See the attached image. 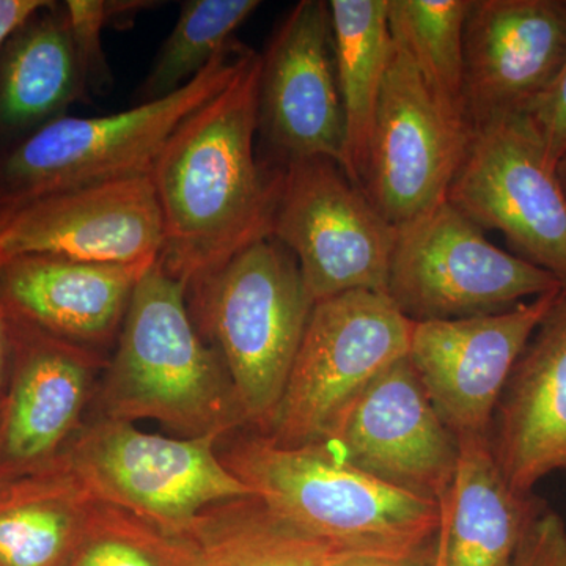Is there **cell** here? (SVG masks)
<instances>
[{"label": "cell", "mask_w": 566, "mask_h": 566, "mask_svg": "<svg viewBox=\"0 0 566 566\" xmlns=\"http://www.w3.org/2000/svg\"><path fill=\"white\" fill-rule=\"evenodd\" d=\"M262 55L181 123L151 170L161 207L159 266L186 286L271 237L279 167L256 158Z\"/></svg>", "instance_id": "1"}, {"label": "cell", "mask_w": 566, "mask_h": 566, "mask_svg": "<svg viewBox=\"0 0 566 566\" xmlns=\"http://www.w3.org/2000/svg\"><path fill=\"white\" fill-rule=\"evenodd\" d=\"M218 452L275 515L357 556L415 557L438 543L441 504L368 474L324 442L282 447L256 433Z\"/></svg>", "instance_id": "2"}, {"label": "cell", "mask_w": 566, "mask_h": 566, "mask_svg": "<svg viewBox=\"0 0 566 566\" xmlns=\"http://www.w3.org/2000/svg\"><path fill=\"white\" fill-rule=\"evenodd\" d=\"M99 397L103 417L156 420L178 438L248 424L221 354L192 322L188 286L159 263L137 282Z\"/></svg>", "instance_id": "3"}, {"label": "cell", "mask_w": 566, "mask_h": 566, "mask_svg": "<svg viewBox=\"0 0 566 566\" xmlns=\"http://www.w3.org/2000/svg\"><path fill=\"white\" fill-rule=\"evenodd\" d=\"M189 290L193 324L221 354L245 422L262 433L314 307L300 264L285 245L268 237Z\"/></svg>", "instance_id": "4"}, {"label": "cell", "mask_w": 566, "mask_h": 566, "mask_svg": "<svg viewBox=\"0 0 566 566\" xmlns=\"http://www.w3.org/2000/svg\"><path fill=\"white\" fill-rule=\"evenodd\" d=\"M248 52L233 43L166 98L106 117H61L35 129L0 163V212L52 193L151 175L181 123L232 81Z\"/></svg>", "instance_id": "5"}, {"label": "cell", "mask_w": 566, "mask_h": 566, "mask_svg": "<svg viewBox=\"0 0 566 566\" xmlns=\"http://www.w3.org/2000/svg\"><path fill=\"white\" fill-rule=\"evenodd\" d=\"M221 439L167 438L102 417L84 424L61 457L96 502L188 532L208 506L253 495L223 465Z\"/></svg>", "instance_id": "6"}, {"label": "cell", "mask_w": 566, "mask_h": 566, "mask_svg": "<svg viewBox=\"0 0 566 566\" xmlns=\"http://www.w3.org/2000/svg\"><path fill=\"white\" fill-rule=\"evenodd\" d=\"M415 324L386 293L357 290L315 303L281 400L260 434L282 447L322 441L354 397L409 356Z\"/></svg>", "instance_id": "7"}, {"label": "cell", "mask_w": 566, "mask_h": 566, "mask_svg": "<svg viewBox=\"0 0 566 566\" xmlns=\"http://www.w3.org/2000/svg\"><path fill=\"white\" fill-rule=\"evenodd\" d=\"M483 232L447 200L397 229L386 294L398 311L415 323L471 318L564 286Z\"/></svg>", "instance_id": "8"}, {"label": "cell", "mask_w": 566, "mask_h": 566, "mask_svg": "<svg viewBox=\"0 0 566 566\" xmlns=\"http://www.w3.org/2000/svg\"><path fill=\"white\" fill-rule=\"evenodd\" d=\"M277 167L271 237L293 253L314 304L357 290L386 293L397 229L364 189L323 156Z\"/></svg>", "instance_id": "9"}, {"label": "cell", "mask_w": 566, "mask_h": 566, "mask_svg": "<svg viewBox=\"0 0 566 566\" xmlns=\"http://www.w3.org/2000/svg\"><path fill=\"white\" fill-rule=\"evenodd\" d=\"M447 202L566 285V197L526 114L471 134Z\"/></svg>", "instance_id": "10"}, {"label": "cell", "mask_w": 566, "mask_h": 566, "mask_svg": "<svg viewBox=\"0 0 566 566\" xmlns=\"http://www.w3.org/2000/svg\"><path fill=\"white\" fill-rule=\"evenodd\" d=\"M318 442L368 474L438 504L455 482L460 442L409 357L354 397Z\"/></svg>", "instance_id": "11"}, {"label": "cell", "mask_w": 566, "mask_h": 566, "mask_svg": "<svg viewBox=\"0 0 566 566\" xmlns=\"http://www.w3.org/2000/svg\"><path fill=\"white\" fill-rule=\"evenodd\" d=\"M164 245L150 175L52 193L0 212V263L21 255L150 268Z\"/></svg>", "instance_id": "12"}, {"label": "cell", "mask_w": 566, "mask_h": 566, "mask_svg": "<svg viewBox=\"0 0 566 566\" xmlns=\"http://www.w3.org/2000/svg\"><path fill=\"white\" fill-rule=\"evenodd\" d=\"M468 142L394 41L363 180L368 199L395 229L422 218L446 202Z\"/></svg>", "instance_id": "13"}, {"label": "cell", "mask_w": 566, "mask_h": 566, "mask_svg": "<svg viewBox=\"0 0 566 566\" xmlns=\"http://www.w3.org/2000/svg\"><path fill=\"white\" fill-rule=\"evenodd\" d=\"M259 133L273 150L275 166L323 156L345 169V112L324 0L296 3L262 55Z\"/></svg>", "instance_id": "14"}, {"label": "cell", "mask_w": 566, "mask_h": 566, "mask_svg": "<svg viewBox=\"0 0 566 566\" xmlns=\"http://www.w3.org/2000/svg\"><path fill=\"white\" fill-rule=\"evenodd\" d=\"M560 289L497 314L415 324L409 360L458 439L490 438L510 375Z\"/></svg>", "instance_id": "15"}, {"label": "cell", "mask_w": 566, "mask_h": 566, "mask_svg": "<svg viewBox=\"0 0 566 566\" xmlns=\"http://www.w3.org/2000/svg\"><path fill=\"white\" fill-rule=\"evenodd\" d=\"M566 63V0H471L464 24L469 132L524 114Z\"/></svg>", "instance_id": "16"}, {"label": "cell", "mask_w": 566, "mask_h": 566, "mask_svg": "<svg viewBox=\"0 0 566 566\" xmlns=\"http://www.w3.org/2000/svg\"><path fill=\"white\" fill-rule=\"evenodd\" d=\"M9 326L11 376L0 408V479L28 474L62 455L82 428L102 360L11 315Z\"/></svg>", "instance_id": "17"}, {"label": "cell", "mask_w": 566, "mask_h": 566, "mask_svg": "<svg viewBox=\"0 0 566 566\" xmlns=\"http://www.w3.org/2000/svg\"><path fill=\"white\" fill-rule=\"evenodd\" d=\"M490 441L516 493L532 494L554 472L566 475V285L510 375Z\"/></svg>", "instance_id": "18"}, {"label": "cell", "mask_w": 566, "mask_h": 566, "mask_svg": "<svg viewBox=\"0 0 566 566\" xmlns=\"http://www.w3.org/2000/svg\"><path fill=\"white\" fill-rule=\"evenodd\" d=\"M147 270L50 255L14 256L0 263V296L7 314L98 354L118 338Z\"/></svg>", "instance_id": "19"}, {"label": "cell", "mask_w": 566, "mask_h": 566, "mask_svg": "<svg viewBox=\"0 0 566 566\" xmlns=\"http://www.w3.org/2000/svg\"><path fill=\"white\" fill-rule=\"evenodd\" d=\"M458 442L455 482L446 499L447 566H513L528 524L545 504L512 490L490 438Z\"/></svg>", "instance_id": "20"}, {"label": "cell", "mask_w": 566, "mask_h": 566, "mask_svg": "<svg viewBox=\"0 0 566 566\" xmlns=\"http://www.w3.org/2000/svg\"><path fill=\"white\" fill-rule=\"evenodd\" d=\"M62 6L52 2L0 51V132H35L87 93Z\"/></svg>", "instance_id": "21"}, {"label": "cell", "mask_w": 566, "mask_h": 566, "mask_svg": "<svg viewBox=\"0 0 566 566\" xmlns=\"http://www.w3.org/2000/svg\"><path fill=\"white\" fill-rule=\"evenodd\" d=\"M95 504L62 457L0 479V566H69Z\"/></svg>", "instance_id": "22"}, {"label": "cell", "mask_w": 566, "mask_h": 566, "mask_svg": "<svg viewBox=\"0 0 566 566\" xmlns=\"http://www.w3.org/2000/svg\"><path fill=\"white\" fill-rule=\"evenodd\" d=\"M335 70L346 123L345 172L363 188L371 129L392 52L389 0H331Z\"/></svg>", "instance_id": "23"}, {"label": "cell", "mask_w": 566, "mask_h": 566, "mask_svg": "<svg viewBox=\"0 0 566 566\" xmlns=\"http://www.w3.org/2000/svg\"><path fill=\"white\" fill-rule=\"evenodd\" d=\"M189 532L205 566H334L357 556L293 526L256 495L208 506Z\"/></svg>", "instance_id": "24"}, {"label": "cell", "mask_w": 566, "mask_h": 566, "mask_svg": "<svg viewBox=\"0 0 566 566\" xmlns=\"http://www.w3.org/2000/svg\"><path fill=\"white\" fill-rule=\"evenodd\" d=\"M471 0H389L392 39L415 63L446 120L471 137L464 98V24Z\"/></svg>", "instance_id": "25"}, {"label": "cell", "mask_w": 566, "mask_h": 566, "mask_svg": "<svg viewBox=\"0 0 566 566\" xmlns=\"http://www.w3.org/2000/svg\"><path fill=\"white\" fill-rule=\"evenodd\" d=\"M259 0H188L142 85V103L166 98L196 80L234 43L233 35L259 10Z\"/></svg>", "instance_id": "26"}, {"label": "cell", "mask_w": 566, "mask_h": 566, "mask_svg": "<svg viewBox=\"0 0 566 566\" xmlns=\"http://www.w3.org/2000/svg\"><path fill=\"white\" fill-rule=\"evenodd\" d=\"M69 566H205L191 532H174L96 502Z\"/></svg>", "instance_id": "27"}, {"label": "cell", "mask_w": 566, "mask_h": 566, "mask_svg": "<svg viewBox=\"0 0 566 566\" xmlns=\"http://www.w3.org/2000/svg\"><path fill=\"white\" fill-rule=\"evenodd\" d=\"M148 2H106V0H69L62 3L71 39L80 55L88 85L107 84L111 80L102 46V33L115 20H128Z\"/></svg>", "instance_id": "28"}, {"label": "cell", "mask_w": 566, "mask_h": 566, "mask_svg": "<svg viewBox=\"0 0 566 566\" xmlns=\"http://www.w3.org/2000/svg\"><path fill=\"white\" fill-rule=\"evenodd\" d=\"M513 566H566V524L545 509L528 524Z\"/></svg>", "instance_id": "29"}, {"label": "cell", "mask_w": 566, "mask_h": 566, "mask_svg": "<svg viewBox=\"0 0 566 566\" xmlns=\"http://www.w3.org/2000/svg\"><path fill=\"white\" fill-rule=\"evenodd\" d=\"M524 114L545 145L547 159L556 167L566 153V63L556 81Z\"/></svg>", "instance_id": "30"}, {"label": "cell", "mask_w": 566, "mask_h": 566, "mask_svg": "<svg viewBox=\"0 0 566 566\" xmlns=\"http://www.w3.org/2000/svg\"><path fill=\"white\" fill-rule=\"evenodd\" d=\"M51 3L48 0H0V51L18 29Z\"/></svg>", "instance_id": "31"}, {"label": "cell", "mask_w": 566, "mask_h": 566, "mask_svg": "<svg viewBox=\"0 0 566 566\" xmlns=\"http://www.w3.org/2000/svg\"><path fill=\"white\" fill-rule=\"evenodd\" d=\"M434 558L436 546L415 557L349 556L334 566H434Z\"/></svg>", "instance_id": "32"}, {"label": "cell", "mask_w": 566, "mask_h": 566, "mask_svg": "<svg viewBox=\"0 0 566 566\" xmlns=\"http://www.w3.org/2000/svg\"><path fill=\"white\" fill-rule=\"evenodd\" d=\"M11 359L9 315L0 296V390L7 381V371Z\"/></svg>", "instance_id": "33"}, {"label": "cell", "mask_w": 566, "mask_h": 566, "mask_svg": "<svg viewBox=\"0 0 566 566\" xmlns=\"http://www.w3.org/2000/svg\"><path fill=\"white\" fill-rule=\"evenodd\" d=\"M442 520L439 528L438 545H436L434 566H447V509L446 501L441 502Z\"/></svg>", "instance_id": "34"}, {"label": "cell", "mask_w": 566, "mask_h": 566, "mask_svg": "<svg viewBox=\"0 0 566 566\" xmlns=\"http://www.w3.org/2000/svg\"><path fill=\"white\" fill-rule=\"evenodd\" d=\"M556 172H557L558 181H560L562 189H564V193L566 197V153L564 156H562L560 159H558V163L556 166Z\"/></svg>", "instance_id": "35"}, {"label": "cell", "mask_w": 566, "mask_h": 566, "mask_svg": "<svg viewBox=\"0 0 566 566\" xmlns=\"http://www.w3.org/2000/svg\"><path fill=\"white\" fill-rule=\"evenodd\" d=\"M0 408H2V397H0Z\"/></svg>", "instance_id": "36"}]
</instances>
